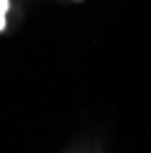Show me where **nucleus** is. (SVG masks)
Instances as JSON below:
<instances>
[{"mask_svg":"<svg viewBox=\"0 0 151 153\" xmlns=\"http://www.w3.org/2000/svg\"><path fill=\"white\" fill-rule=\"evenodd\" d=\"M7 10H10V0H0V32L5 30V20H7Z\"/></svg>","mask_w":151,"mask_h":153,"instance_id":"obj_1","label":"nucleus"}]
</instances>
